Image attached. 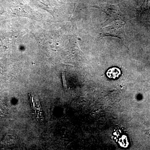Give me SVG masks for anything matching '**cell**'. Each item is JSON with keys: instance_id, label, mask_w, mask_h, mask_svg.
Returning <instances> with one entry per match:
<instances>
[{"instance_id": "cell-2", "label": "cell", "mask_w": 150, "mask_h": 150, "mask_svg": "<svg viewBox=\"0 0 150 150\" xmlns=\"http://www.w3.org/2000/svg\"><path fill=\"white\" fill-rule=\"evenodd\" d=\"M93 7L101 10L110 18L116 17L120 15V10L118 4H103L94 6Z\"/></svg>"}, {"instance_id": "cell-5", "label": "cell", "mask_w": 150, "mask_h": 150, "mask_svg": "<svg viewBox=\"0 0 150 150\" xmlns=\"http://www.w3.org/2000/svg\"><path fill=\"white\" fill-rule=\"evenodd\" d=\"M62 79H63V85L64 87L66 88H67V82H66V79H65V76L64 74H62Z\"/></svg>"}, {"instance_id": "cell-3", "label": "cell", "mask_w": 150, "mask_h": 150, "mask_svg": "<svg viewBox=\"0 0 150 150\" xmlns=\"http://www.w3.org/2000/svg\"><path fill=\"white\" fill-rule=\"evenodd\" d=\"M121 70L118 68L113 67L108 70L106 72L107 77L111 79H115L119 77L121 75Z\"/></svg>"}, {"instance_id": "cell-1", "label": "cell", "mask_w": 150, "mask_h": 150, "mask_svg": "<svg viewBox=\"0 0 150 150\" xmlns=\"http://www.w3.org/2000/svg\"><path fill=\"white\" fill-rule=\"evenodd\" d=\"M125 22L121 21H116L103 28L100 31V36H113L118 38L122 40L125 37Z\"/></svg>"}, {"instance_id": "cell-4", "label": "cell", "mask_w": 150, "mask_h": 150, "mask_svg": "<svg viewBox=\"0 0 150 150\" xmlns=\"http://www.w3.org/2000/svg\"><path fill=\"white\" fill-rule=\"evenodd\" d=\"M150 11V0H145L143 4L137 9V12L142 14Z\"/></svg>"}]
</instances>
